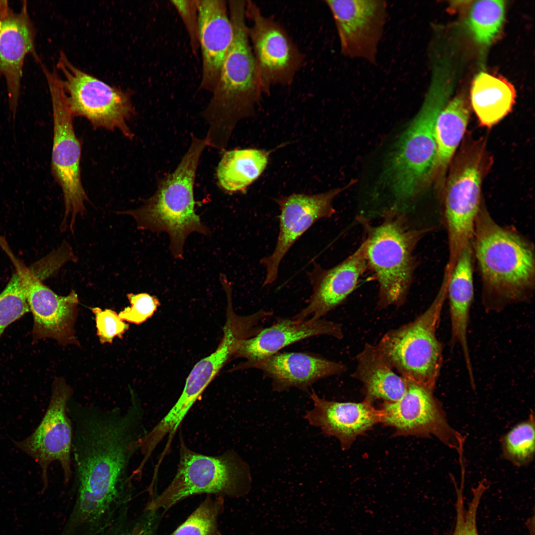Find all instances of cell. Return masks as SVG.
<instances>
[{"label": "cell", "instance_id": "obj_1", "mask_svg": "<svg viewBox=\"0 0 535 535\" xmlns=\"http://www.w3.org/2000/svg\"><path fill=\"white\" fill-rule=\"evenodd\" d=\"M67 410L73 428V504L95 515L130 505L134 487L129 466L146 432L141 405L133 399L125 409H105L69 401Z\"/></svg>", "mask_w": 535, "mask_h": 535}, {"label": "cell", "instance_id": "obj_2", "mask_svg": "<svg viewBox=\"0 0 535 535\" xmlns=\"http://www.w3.org/2000/svg\"><path fill=\"white\" fill-rule=\"evenodd\" d=\"M482 285V305L498 312L527 302L535 288L534 244L511 228L498 224L481 205L471 241Z\"/></svg>", "mask_w": 535, "mask_h": 535}, {"label": "cell", "instance_id": "obj_3", "mask_svg": "<svg viewBox=\"0 0 535 535\" xmlns=\"http://www.w3.org/2000/svg\"><path fill=\"white\" fill-rule=\"evenodd\" d=\"M231 44L212 96L202 112L209 124L207 146L223 150L236 123L254 114L263 95L248 35L246 0L228 1Z\"/></svg>", "mask_w": 535, "mask_h": 535}, {"label": "cell", "instance_id": "obj_4", "mask_svg": "<svg viewBox=\"0 0 535 535\" xmlns=\"http://www.w3.org/2000/svg\"><path fill=\"white\" fill-rule=\"evenodd\" d=\"M357 220L364 231L368 269L378 285L377 308L403 305L418 266L416 248L434 227H414L405 213L389 209L376 225L362 215Z\"/></svg>", "mask_w": 535, "mask_h": 535}, {"label": "cell", "instance_id": "obj_5", "mask_svg": "<svg viewBox=\"0 0 535 535\" xmlns=\"http://www.w3.org/2000/svg\"><path fill=\"white\" fill-rule=\"evenodd\" d=\"M206 146L204 139L193 137L176 169L160 180L155 193L140 207L119 213L132 216L139 229L166 232L176 259L183 258L184 244L190 233H210L195 213L194 197L197 168Z\"/></svg>", "mask_w": 535, "mask_h": 535}, {"label": "cell", "instance_id": "obj_6", "mask_svg": "<svg viewBox=\"0 0 535 535\" xmlns=\"http://www.w3.org/2000/svg\"><path fill=\"white\" fill-rule=\"evenodd\" d=\"M448 279L444 271L440 288L428 308L413 321L388 330L376 345L401 376L432 391L443 362V345L436 331L447 299Z\"/></svg>", "mask_w": 535, "mask_h": 535}, {"label": "cell", "instance_id": "obj_7", "mask_svg": "<svg viewBox=\"0 0 535 535\" xmlns=\"http://www.w3.org/2000/svg\"><path fill=\"white\" fill-rule=\"evenodd\" d=\"M445 105L441 97L427 95L418 113L399 139L383 174L395 202L390 209L400 212L404 205L420 195L433 176L435 126Z\"/></svg>", "mask_w": 535, "mask_h": 535}, {"label": "cell", "instance_id": "obj_8", "mask_svg": "<svg viewBox=\"0 0 535 535\" xmlns=\"http://www.w3.org/2000/svg\"><path fill=\"white\" fill-rule=\"evenodd\" d=\"M251 478L247 464L232 450L212 456L196 452L181 440L175 476L169 485L146 507L165 512L193 495L239 497L247 494Z\"/></svg>", "mask_w": 535, "mask_h": 535}, {"label": "cell", "instance_id": "obj_9", "mask_svg": "<svg viewBox=\"0 0 535 535\" xmlns=\"http://www.w3.org/2000/svg\"><path fill=\"white\" fill-rule=\"evenodd\" d=\"M486 162L482 148L464 150L454 160L445 181L443 214L449 252L446 266L450 271L463 249L472 241L482 204V183Z\"/></svg>", "mask_w": 535, "mask_h": 535}, {"label": "cell", "instance_id": "obj_10", "mask_svg": "<svg viewBox=\"0 0 535 535\" xmlns=\"http://www.w3.org/2000/svg\"><path fill=\"white\" fill-rule=\"evenodd\" d=\"M42 68L49 86L53 112L51 171L62 190L65 207L61 230L66 229L67 219L70 215L69 226L73 231L76 217L78 214H84L85 203L88 200L81 177V144L74 130V116L60 77L45 66Z\"/></svg>", "mask_w": 535, "mask_h": 535}, {"label": "cell", "instance_id": "obj_11", "mask_svg": "<svg viewBox=\"0 0 535 535\" xmlns=\"http://www.w3.org/2000/svg\"><path fill=\"white\" fill-rule=\"evenodd\" d=\"M61 84L73 116L85 118L95 128L118 130L132 139L128 121L134 113L129 94L73 65L61 52L57 63Z\"/></svg>", "mask_w": 535, "mask_h": 535}, {"label": "cell", "instance_id": "obj_12", "mask_svg": "<svg viewBox=\"0 0 535 535\" xmlns=\"http://www.w3.org/2000/svg\"><path fill=\"white\" fill-rule=\"evenodd\" d=\"M245 16L263 95L274 86L292 84L305 63L303 53L281 24L251 0H246Z\"/></svg>", "mask_w": 535, "mask_h": 535}, {"label": "cell", "instance_id": "obj_13", "mask_svg": "<svg viewBox=\"0 0 535 535\" xmlns=\"http://www.w3.org/2000/svg\"><path fill=\"white\" fill-rule=\"evenodd\" d=\"M72 393V388L64 380H55L49 405L38 426L24 439L12 440L17 448L39 466L44 491L48 484L49 467L54 462L60 466L65 484H68L72 478L73 428L67 410Z\"/></svg>", "mask_w": 535, "mask_h": 535}, {"label": "cell", "instance_id": "obj_14", "mask_svg": "<svg viewBox=\"0 0 535 535\" xmlns=\"http://www.w3.org/2000/svg\"><path fill=\"white\" fill-rule=\"evenodd\" d=\"M406 381V391L399 400L382 404L380 423L393 428L396 436H434L463 456L465 438L450 426L433 391Z\"/></svg>", "mask_w": 535, "mask_h": 535}, {"label": "cell", "instance_id": "obj_15", "mask_svg": "<svg viewBox=\"0 0 535 535\" xmlns=\"http://www.w3.org/2000/svg\"><path fill=\"white\" fill-rule=\"evenodd\" d=\"M342 55L375 63L388 17L383 0H327Z\"/></svg>", "mask_w": 535, "mask_h": 535}, {"label": "cell", "instance_id": "obj_16", "mask_svg": "<svg viewBox=\"0 0 535 535\" xmlns=\"http://www.w3.org/2000/svg\"><path fill=\"white\" fill-rule=\"evenodd\" d=\"M344 189L314 195L294 193L274 199L280 211L279 231L273 252L260 261L266 269L264 286L275 281L281 262L296 241L315 222L334 214L333 201Z\"/></svg>", "mask_w": 535, "mask_h": 535}, {"label": "cell", "instance_id": "obj_17", "mask_svg": "<svg viewBox=\"0 0 535 535\" xmlns=\"http://www.w3.org/2000/svg\"><path fill=\"white\" fill-rule=\"evenodd\" d=\"M16 266L24 280L27 301L33 317V339L51 338L62 345H78L74 329L79 303L76 292L71 290L67 296L58 295L43 283L44 277L33 268Z\"/></svg>", "mask_w": 535, "mask_h": 535}, {"label": "cell", "instance_id": "obj_18", "mask_svg": "<svg viewBox=\"0 0 535 535\" xmlns=\"http://www.w3.org/2000/svg\"><path fill=\"white\" fill-rule=\"evenodd\" d=\"M36 29L30 18L28 4L23 1L15 11L7 0H0V77L5 83L9 109L16 114L21 95L24 60L32 55L40 58L36 49Z\"/></svg>", "mask_w": 535, "mask_h": 535}, {"label": "cell", "instance_id": "obj_19", "mask_svg": "<svg viewBox=\"0 0 535 535\" xmlns=\"http://www.w3.org/2000/svg\"><path fill=\"white\" fill-rule=\"evenodd\" d=\"M264 319L260 311L246 316L239 315L233 308L232 301H227L222 338L214 352L200 360L192 368L175 402L178 408L189 411L220 370L233 358L240 343L260 331V324Z\"/></svg>", "mask_w": 535, "mask_h": 535}, {"label": "cell", "instance_id": "obj_20", "mask_svg": "<svg viewBox=\"0 0 535 535\" xmlns=\"http://www.w3.org/2000/svg\"><path fill=\"white\" fill-rule=\"evenodd\" d=\"M367 270L363 241L353 253L331 268H323L314 262L313 269L308 273L312 293L307 306L292 319L303 321L322 319L356 289Z\"/></svg>", "mask_w": 535, "mask_h": 535}, {"label": "cell", "instance_id": "obj_21", "mask_svg": "<svg viewBox=\"0 0 535 535\" xmlns=\"http://www.w3.org/2000/svg\"><path fill=\"white\" fill-rule=\"evenodd\" d=\"M255 369L271 380L272 389L278 392L292 387L304 391L318 380L342 374L345 365L316 354L306 352L277 353L253 361L243 362L233 371Z\"/></svg>", "mask_w": 535, "mask_h": 535}, {"label": "cell", "instance_id": "obj_22", "mask_svg": "<svg viewBox=\"0 0 535 535\" xmlns=\"http://www.w3.org/2000/svg\"><path fill=\"white\" fill-rule=\"evenodd\" d=\"M313 408L305 415L309 424L322 433L336 438L341 448H350L357 437L380 423L379 409L365 400L361 402H337L320 397L312 389Z\"/></svg>", "mask_w": 535, "mask_h": 535}, {"label": "cell", "instance_id": "obj_23", "mask_svg": "<svg viewBox=\"0 0 535 535\" xmlns=\"http://www.w3.org/2000/svg\"><path fill=\"white\" fill-rule=\"evenodd\" d=\"M197 2L202 61L200 87L212 93L231 44L233 28L226 0H197Z\"/></svg>", "mask_w": 535, "mask_h": 535}, {"label": "cell", "instance_id": "obj_24", "mask_svg": "<svg viewBox=\"0 0 535 535\" xmlns=\"http://www.w3.org/2000/svg\"><path fill=\"white\" fill-rule=\"evenodd\" d=\"M319 335L340 339L344 336L342 325L323 319L297 321L278 318L272 325L262 328L255 335L243 340L233 358H243L246 361L259 360L297 342Z\"/></svg>", "mask_w": 535, "mask_h": 535}, {"label": "cell", "instance_id": "obj_25", "mask_svg": "<svg viewBox=\"0 0 535 535\" xmlns=\"http://www.w3.org/2000/svg\"><path fill=\"white\" fill-rule=\"evenodd\" d=\"M474 261L470 242L461 252L449 276L447 286L451 326L450 344L451 346H460L470 379L474 377L468 329L474 295Z\"/></svg>", "mask_w": 535, "mask_h": 535}, {"label": "cell", "instance_id": "obj_26", "mask_svg": "<svg viewBox=\"0 0 535 535\" xmlns=\"http://www.w3.org/2000/svg\"><path fill=\"white\" fill-rule=\"evenodd\" d=\"M356 360L352 377L363 384L365 400L372 403L377 400L394 402L402 397L407 381L395 373L376 345L365 344Z\"/></svg>", "mask_w": 535, "mask_h": 535}, {"label": "cell", "instance_id": "obj_27", "mask_svg": "<svg viewBox=\"0 0 535 535\" xmlns=\"http://www.w3.org/2000/svg\"><path fill=\"white\" fill-rule=\"evenodd\" d=\"M514 86L504 78L481 72L472 86V107L483 127L497 124L511 111L515 102Z\"/></svg>", "mask_w": 535, "mask_h": 535}, {"label": "cell", "instance_id": "obj_28", "mask_svg": "<svg viewBox=\"0 0 535 535\" xmlns=\"http://www.w3.org/2000/svg\"><path fill=\"white\" fill-rule=\"evenodd\" d=\"M470 110L462 96L447 103L439 113L435 126L436 154L434 175L445 181L446 172L461 142L468 123Z\"/></svg>", "mask_w": 535, "mask_h": 535}, {"label": "cell", "instance_id": "obj_29", "mask_svg": "<svg viewBox=\"0 0 535 535\" xmlns=\"http://www.w3.org/2000/svg\"><path fill=\"white\" fill-rule=\"evenodd\" d=\"M269 154L265 150L256 149L225 152L216 170L219 185L228 192L245 191L264 171Z\"/></svg>", "mask_w": 535, "mask_h": 535}, {"label": "cell", "instance_id": "obj_30", "mask_svg": "<svg viewBox=\"0 0 535 535\" xmlns=\"http://www.w3.org/2000/svg\"><path fill=\"white\" fill-rule=\"evenodd\" d=\"M504 13V1H475L468 14L467 24L476 41L481 44H489L501 27Z\"/></svg>", "mask_w": 535, "mask_h": 535}, {"label": "cell", "instance_id": "obj_31", "mask_svg": "<svg viewBox=\"0 0 535 535\" xmlns=\"http://www.w3.org/2000/svg\"><path fill=\"white\" fill-rule=\"evenodd\" d=\"M535 438V417L532 412L527 420L515 425L502 437V456L517 467L528 465L534 458Z\"/></svg>", "mask_w": 535, "mask_h": 535}, {"label": "cell", "instance_id": "obj_32", "mask_svg": "<svg viewBox=\"0 0 535 535\" xmlns=\"http://www.w3.org/2000/svg\"><path fill=\"white\" fill-rule=\"evenodd\" d=\"M224 497L208 495L195 510L169 535H217L218 518Z\"/></svg>", "mask_w": 535, "mask_h": 535}, {"label": "cell", "instance_id": "obj_33", "mask_svg": "<svg viewBox=\"0 0 535 535\" xmlns=\"http://www.w3.org/2000/svg\"><path fill=\"white\" fill-rule=\"evenodd\" d=\"M29 312L24 280L16 269L0 293V338L8 326Z\"/></svg>", "mask_w": 535, "mask_h": 535}, {"label": "cell", "instance_id": "obj_34", "mask_svg": "<svg viewBox=\"0 0 535 535\" xmlns=\"http://www.w3.org/2000/svg\"><path fill=\"white\" fill-rule=\"evenodd\" d=\"M456 489V518L452 535H479L477 527V514L480 502L488 488L485 481H481L472 489V498L465 506L464 496V480L462 479L460 487L455 483Z\"/></svg>", "mask_w": 535, "mask_h": 535}, {"label": "cell", "instance_id": "obj_35", "mask_svg": "<svg viewBox=\"0 0 535 535\" xmlns=\"http://www.w3.org/2000/svg\"><path fill=\"white\" fill-rule=\"evenodd\" d=\"M158 523V511L145 507L140 515L132 517L128 509L99 535H156Z\"/></svg>", "mask_w": 535, "mask_h": 535}, {"label": "cell", "instance_id": "obj_36", "mask_svg": "<svg viewBox=\"0 0 535 535\" xmlns=\"http://www.w3.org/2000/svg\"><path fill=\"white\" fill-rule=\"evenodd\" d=\"M131 306L125 308L118 316L123 321L140 324L150 318L160 305L159 299L147 293H129Z\"/></svg>", "mask_w": 535, "mask_h": 535}, {"label": "cell", "instance_id": "obj_37", "mask_svg": "<svg viewBox=\"0 0 535 535\" xmlns=\"http://www.w3.org/2000/svg\"><path fill=\"white\" fill-rule=\"evenodd\" d=\"M95 315L97 335L102 344L112 343L114 337L122 338L123 335L129 329V325L119 318L114 311L106 309L102 310L99 307L91 308Z\"/></svg>", "mask_w": 535, "mask_h": 535}, {"label": "cell", "instance_id": "obj_38", "mask_svg": "<svg viewBox=\"0 0 535 535\" xmlns=\"http://www.w3.org/2000/svg\"><path fill=\"white\" fill-rule=\"evenodd\" d=\"M180 17L188 35L194 54L199 49V15L197 0L170 1Z\"/></svg>", "mask_w": 535, "mask_h": 535}]
</instances>
